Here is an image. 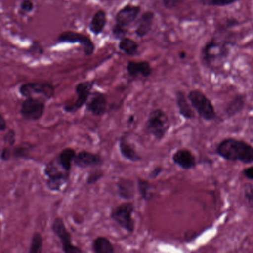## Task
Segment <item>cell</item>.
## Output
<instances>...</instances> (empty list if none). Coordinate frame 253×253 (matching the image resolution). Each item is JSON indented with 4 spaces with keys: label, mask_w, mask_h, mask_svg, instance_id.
Masks as SVG:
<instances>
[{
    "label": "cell",
    "mask_w": 253,
    "mask_h": 253,
    "mask_svg": "<svg viewBox=\"0 0 253 253\" xmlns=\"http://www.w3.org/2000/svg\"><path fill=\"white\" fill-rule=\"evenodd\" d=\"M216 154L228 161H239L244 164L253 163V149L250 143L235 138H225L217 144Z\"/></svg>",
    "instance_id": "obj_1"
},
{
    "label": "cell",
    "mask_w": 253,
    "mask_h": 253,
    "mask_svg": "<svg viewBox=\"0 0 253 253\" xmlns=\"http://www.w3.org/2000/svg\"><path fill=\"white\" fill-rule=\"evenodd\" d=\"M231 42L216 38H211L203 47L201 60L203 64L210 69L223 64L230 54Z\"/></svg>",
    "instance_id": "obj_2"
},
{
    "label": "cell",
    "mask_w": 253,
    "mask_h": 253,
    "mask_svg": "<svg viewBox=\"0 0 253 253\" xmlns=\"http://www.w3.org/2000/svg\"><path fill=\"white\" fill-rule=\"evenodd\" d=\"M141 6L128 4L119 10L115 17V24L112 28V35L117 40L126 36L128 27L138 19L141 12Z\"/></svg>",
    "instance_id": "obj_3"
},
{
    "label": "cell",
    "mask_w": 253,
    "mask_h": 253,
    "mask_svg": "<svg viewBox=\"0 0 253 253\" xmlns=\"http://www.w3.org/2000/svg\"><path fill=\"white\" fill-rule=\"evenodd\" d=\"M169 118L164 111L155 109L151 111L145 123V131L156 140H161L169 130Z\"/></svg>",
    "instance_id": "obj_4"
},
{
    "label": "cell",
    "mask_w": 253,
    "mask_h": 253,
    "mask_svg": "<svg viewBox=\"0 0 253 253\" xmlns=\"http://www.w3.org/2000/svg\"><path fill=\"white\" fill-rule=\"evenodd\" d=\"M187 98L194 110L204 121L210 122L217 118L214 105L201 90L193 89L189 91Z\"/></svg>",
    "instance_id": "obj_5"
},
{
    "label": "cell",
    "mask_w": 253,
    "mask_h": 253,
    "mask_svg": "<svg viewBox=\"0 0 253 253\" xmlns=\"http://www.w3.org/2000/svg\"><path fill=\"white\" fill-rule=\"evenodd\" d=\"M134 204L129 201L114 207L111 210L110 218L120 227L132 234L135 230V221L132 215L134 211Z\"/></svg>",
    "instance_id": "obj_6"
},
{
    "label": "cell",
    "mask_w": 253,
    "mask_h": 253,
    "mask_svg": "<svg viewBox=\"0 0 253 253\" xmlns=\"http://www.w3.org/2000/svg\"><path fill=\"white\" fill-rule=\"evenodd\" d=\"M45 175L48 177L47 186L53 192H59L69 180V171H65L59 164L58 160H53L45 169Z\"/></svg>",
    "instance_id": "obj_7"
},
{
    "label": "cell",
    "mask_w": 253,
    "mask_h": 253,
    "mask_svg": "<svg viewBox=\"0 0 253 253\" xmlns=\"http://www.w3.org/2000/svg\"><path fill=\"white\" fill-rule=\"evenodd\" d=\"M57 42L59 43L80 44L87 57L93 55L96 49L95 45L89 37L74 31H65L60 33L57 37Z\"/></svg>",
    "instance_id": "obj_8"
},
{
    "label": "cell",
    "mask_w": 253,
    "mask_h": 253,
    "mask_svg": "<svg viewBox=\"0 0 253 253\" xmlns=\"http://www.w3.org/2000/svg\"><path fill=\"white\" fill-rule=\"evenodd\" d=\"M19 92L26 98L34 97L50 100L54 97L55 88L52 84L48 83H26L20 85Z\"/></svg>",
    "instance_id": "obj_9"
},
{
    "label": "cell",
    "mask_w": 253,
    "mask_h": 253,
    "mask_svg": "<svg viewBox=\"0 0 253 253\" xmlns=\"http://www.w3.org/2000/svg\"><path fill=\"white\" fill-rule=\"evenodd\" d=\"M45 101L40 97H26L20 108V113L28 121L41 119L45 112Z\"/></svg>",
    "instance_id": "obj_10"
},
{
    "label": "cell",
    "mask_w": 253,
    "mask_h": 253,
    "mask_svg": "<svg viewBox=\"0 0 253 253\" xmlns=\"http://www.w3.org/2000/svg\"><path fill=\"white\" fill-rule=\"evenodd\" d=\"M51 229L53 232L60 238L63 252L66 253H83V250L80 247L72 244V235L66 229L64 221L61 217H57L54 220Z\"/></svg>",
    "instance_id": "obj_11"
},
{
    "label": "cell",
    "mask_w": 253,
    "mask_h": 253,
    "mask_svg": "<svg viewBox=\"0 0 253 253\" xmlns=\"http://www.w3.org/2000/svg\"><path fill=\"white\" fill-rule=\"evenodd\" d=\"M95 85V81H87L79 83L75 87V92L78 95L76 101L71 105H66L64 110L69 113H75L81 109L86 103L89 98L93 88Z\"/></svg>",
    "instance_id": "obj_12"
},
{
    "label": "cell",
    "mask_w": 253,
    "mask_h": 253,
    "mask_svg": "<svg viewBox=\"0 0 253 253\" xmlns=\"http://www.w3.org/2000/svg\"><path fill=\"white\" fill-rule=\"evenodd\" d=\"M86 110L96 117H101L107 112L108 101L106 95L100 91L91 93L87 100Z\"/></svg>",
    "instance_id": "obj_13"
},
{
    "label": "cell",
    "mask_w": 253,
    "mask_h": 253,
    "mask_svg": "<svg viewBox=\"0 0 253 253\" xmlns=\"http://www.w3.org/2000/svg\"><path fill=\"white\" fill-rule=\"evenodd\" d=\"M74 163L81 169L95 168L103 164V158L99 154L92 153L87 151H81L76 154Z\"/></svg>",
    "instance_id": "obj_14"
},
{
    "label": "cell",
    "mask_w": 253,
    "mask_h": 253,
    "mask_svg": "<svg viewBox=\"0 0 253 253\" xmlns=\"http://www.w3.org/2000/svg\"><path fill=\"white\" fill-rule=\"evenodd\" d=\"M173 163L183 170H190L197 166L196 157L187 149L176 151L171 157Z\"/></svg>",
    "instance_id": "obj_15"
},
{
    "label": "cell",
    "mask_w": 253,
    "mask_h": 253,
    "mask_svg": "<svg viewBox=\"0 0 253 253\" xmlns=\"http://www.w3.org/2000/svg\"><path fill=\"white\" fill-rule=\"evenodd\" d=\"M128 133H124L119 139L120 152L123 158H125L130 162L137 163L142 161L141 155H139L138 152L136 150L132 144L128 141Z\"/></svg>",
    "instance_id": "obj_16"
},
{
    "label": "cell",
    "mask_w": 253,
    "mask_h": 253,
    "mask_svg": "<svg viewBox=\"0 0 253 253\" xmlns=\"http://www.w3.org/2000/svg\"><path fill=\"white\" fill-rule=\"evenodd\" d=\"M126 72L132 78L142 77L143 78H149L152 75V66L148 61H129L126 65Z\"/></svg>",
    "instance_id": "obj_17"
},
{
    "label": "cell",
    "mask_w": 253,
    "mask_h": 253,
    "mask_svg": "<svg viewBox=\"0 0 253 253\" xmlns=\"http://www.w3.org/2000/svg\"><path fill=\"white\" fill-rule=\"evenodd\" d=\"M117 194L121 199L131 201L135 197V183L131 179L121 177L117 183Z\"/></svg>",
    "instance_id": "obj_18"
},
{
    "label": "cell",
    "mask_w": 253,
    "mask_h": 253,
    "mask_svg": "<svg viewBox=\"0 0 253 253\" xmlns=\"http://www.w3.org/2000/svg\"><path fill=\"white\" fill-rule=\"evenodd\" d=\"M176 105L178 109L179 114L184 119L191 121L195 119V113L192 106H191L187 96L182 91H177L175 94Z\"/></svg>",
    "instance_id": "obj_19"
},
{
    "label": "cell",
    "mask_w": 253,
    "mask_h": 253,
    "mask_svg": "<svg viewBox=\"0 0 253 253\" xmlns=\"http://www.w3.org/2000/svg\"><path fill=\"white\" fill-rule=\"evenodd\" d=\"M155 17V12L152 11H145L140 16L134 31V33L138 38H144L152 31Z\"/></svg>",
    "instance_id": "obj_20"
},
{
    "label": "cell",
    "mask_w": 253,
    "mask_h": 253,
    "mask_svg": "<svg viewBox=\"0 0 253 253\" xmlns=\"http://www.w3.org/2000/svg\"><path fill=\"white\" fill-rule=\"evenodd\" d=\"M247 103V96L244 94H238L228 103L225 109L227 118H232L242 112Z\"/></svg>",
    "instance_id": "obj_21"
},
{
    "label": "cell",
    "mask_w": 253,
    "mask_h": 253,
    "mask_svg": "<svg viewBox=\"0 0 253 253\" xmlns=\"http://www.w3.org/2000/svg\"><path fill=\"white\" fill-rule=\"evenodd\" d=\"M107 21L106 11L102 9L98 10L93 15L88 29L93 35H101L107 25Z\"/></svg>",
    "instance_id": "obj_22"
},
{
    "label": "cell",
    "mask_w": 253,
    "mask_h": 253,
    "mask_svg": "<svg viewBox=\"0 0 253 253\" xmlns=\"http://www.w3.org/2000/svg\"><path fill=\"white\" fill-rule=\"evenodd\" d=\"M92 250L96 253H114L115 247L106 237L99 236L92 241Z\"/></svg>",
    "instance_id": "obj_23"
},
{
    "label": "cell",
    "mask_w": 253,
    "mask_h": 253,
    "mask_svg": "<svg viewBox=\"0 0 253 253\" xmlns=\"http://www.w3.org/2000/svg\"><path fill=\"white\" fill-rule=\"evenodd\" d=\"M153 185L148 180L144 179H137V189L139 195L142 200L145 201H150L155 196V193L152 192L154 189Z\"/></svg>",
    "instance_id": "obj_24"
},
{
    "label": "cell",
    "mask_w": 253,
    "mask_h": 253,
    "mask_svg": "<svg viewBox=\"0 0 253 253\" xmlns=\"http://www.w3.org/2000/svg\"><path fill=\"white\" fill-rule=\"evenodd\" d=\"M75 156H76V151L75 149L72 148H66L60 152L57 160L63 169L70 172L71 169H72V162H73Z\"/></svg>",
    "instance_id": "obj_25"
},
{
    "label": "cell",
    "mask_w": 253,
    "mask_h": 253,
    "mask_svg": "<svg viewBox=\"0 0 253 253\" xmlns=\"http://www.w3.org/2000/svg\"><path fill=\"white\" fill-rule=\"evenodd\" d=\"M118 48H119L120 51H122L124 54L133 57V56L137 55V52H138L139 45L134 40L125 37V38L120 40Z\"/></svg>",
    "instance_id": "obj_26"
},
{
    "label": "cell",
    "mask_w": 253,
    "mask_h": 253,
    "mask_svg": "<svg viewBox=\"0 0 253 253\" xmlns=\"http://www.w3.org/2000/svg\"><path fill=\"white\" fill-rule=\"evenodd\" d=\"M239 0H199L203 6L226 7L238 2Z\"/></svg>",
    "instance_id": "obj_27"
},
{
    "label": "cell",
    "mask_w": 253,
    "mask_h": 253,
    "mask_svg": "<svg viewBox=\"0 0 253 253\" xmlns=\"http://www.w3.org/2000/svg\"><path fill=\"white\" fill-rule=\"evenodd\" d=\"M42 235L39 232L34 233L31 240L29 253H41L42 252Z\"/></svg>",
    "instance_id": "obj_28"
},
{
    "label": "cell",
    "mask_w": 253,
    "mask_h": 253,
    "mask_svg": "<svg viewBox=\"0 0 253 253\" xmlns=\"http://www.w3.org/2000/svg\"><path fill=\"white\" fill-rule=\"evenodd\" d=\"M32 149V145L26 143H23V144L16 147L12 151V155L15 158L25 159V158H29V153H30Z\"/></svg>",
    "instance_id": "obj_29"
},
{
    "label": "cell",
    "mask_w": 253,
    "mask_h": 253,
    "mask_svg": "<svg viewBox=\"0 0 253 253\" xmlns=\"http://www.w3.org/2000/svg\"><path fill=\"white\" fill-rule=\"evenodd\" d=\"M104 177V171L100 169L94 170L88 174L86 179V183L88 185H93L97 183Z\"/></svg>",
    "instance_id": "obj_30"
},
{
    "label": "cell",
    "mask_w": 253,
    "mask_h": 253,
    "mask_svg": "<svg viewBox=\"0 0 253 253\" xmlns=\"http://www.w3.org/2000/svg\"><path fill=\"white\" fill-rule=\"evenodd\" d=\"M34 8H35V4L32 0H23L20 5V13L25 15L32 12Z\"/></svg>",
    "instance_id": "obj_31"
},
{
    "label": "cell",
    "mask_w": 253,
    "mask_h": 253,
    "mask_svg": "<svg viewBox=\"0 0 253 253\" xmlns=\"http://www.w3.org/2000/svg\"><path fill=\"white\" fill-rule=\"evenodd\" d=\"M253 184L251 183H247L244 186V196L247 204L250 207H253Z\"/></svg>",
    "instance_id": "obj_32"
},
{
    "label": "cell",
    "mask_w": 253,
    "mask_h": 253,
    "mask_svg": "<svg viewBox=\"0 0 253 253\" xmlns=\"http://www.w3.org/2000/svg\"><path fill=\"white\" fill-rule=\"evenodd\" d=\"M4 141L9 146H14L16 143V132L14 130L10 129L4 137Z\"/></svg>",
    "instance_id": "obj_33"
},
{
    "label": "cell",
    "mask_w": 253,
    "mask_h": 253,
    "mask_svg": "<svg viewBox=\"0 0 253 253\" xmlns=\"http://www.w3.org/2000/svg\"><path fill=\"white\" fill-rule=\"evenodd\" d=\"M185 0H162L164 7L167 9H174L181 5Z\"/></svg>",
    "instance_id": "obj_34"
},
{
    "label": "cell",
    "mask_w": 253,
    "mask_h": 253,
    "mask_svg": "<svg viewBox=\"0 0 253 253\" xmlns=\"http://www.w3.org/2000/svg\"><path fill=\"white\" fill-rule=\"evenodd\" d=\"M29 52L32 55H42L44 53L43 48L38 42H35L29 48Z\"/></svg>",
    "instance_id": "obj_35"
},
{
    "label": "cell",
    "mask_w": 253,
    "mask_h": 253,
    "mask_svg": "<svg viewBox=\"0 0 253 253\" xmlns=\"http://www.w3.org/2000/svg\"><path fill=\"white\" fill-rule=\"evenodd\" d=\"M164 171V168L161 166L155 167L152 171L149 172V177L150 179H156L161 175V173Z\"/></svg>",
    "instance_id": "obj_36"
},
{
    "label": "cell",
    "mask_w": 253,
    "mask_h": 253,
    "mask_svg": "<svg viewBox=\"0 0 253 253\" xmlns=\"http://www.w3.org/2000/svg\"><path fill=\"white\" fill-rule=\"evenodd\" d=\"M12 156V151L11 150L9 147H5L2 149L1 152V158L3 161H6L10 160V158Z\"/></svg>",
    "instance_id": "obj_37"
},
{
    "label": "cell",
    "mask_w": 253,
    "mask_h": 253,
    "mask_svg": "<svg viewBox=\"0 0 253 253\" xmlns=\"http://www.w3.org/2000/svg\"><path fill=\"white\" fill-rule=\"evenodd\" d=\"M243 175L249 180H253V167H250L244 169L242 171Z\"/></svg>",
    "instance_id": "obj_38"
},
{
    "label": "cell",
    "mask_w": 253,
    "mask_h": 253,
    "mask_svg": "<svg viewBox=\"0 0 253 253\" xmlns=\"http://www.w3.org/2000/svg\"><path fill=\"white\" fill-rule=\"evenodd\" d=\"M7 129V123L4 117L0 114V131H4Z\"/></svg>",
    "instance_id": "obj_39"
},
{
    "label": "cell",
    "mask_w": 253,
    "mask_h": 253,
    "mask_svg": "<svg viewBox=\"0 0 253 253\" xmlns=\"http://www.w3.org/2000/svg\"><path fill=\"white\" fill-rule=\"evenodd\" d=\"M134 115H130L129 117H128V124H132L133 122H134Z\"/></svg>",
    "instance_id": "obj_40"
},
{
    "label": "cell",
    "mask_w": 253,
    "mask_h": 253,
    "mask_svg": "<svg viewBox=\"0 0 253 253\" xmlns=\"http://www.w3.org/2000/svg\"><path fill=\"white\" fill-rule=\"evenodd\" d=\"M179 57H180V59L183 60V59H185L186 57V53L184 52V51H182V52H180V54H179Z\"/></svg>",
    "instance_id": "obj_41"
}]
</instances>
